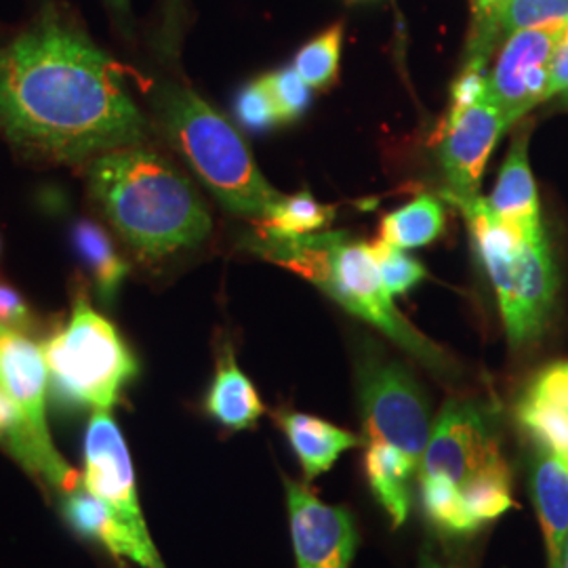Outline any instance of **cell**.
Returning a JSON list of instances; mask_svg holds the SVG:
<instances>
[{
  "instance_id": "20",
  "label": "cell",
  "mask_w": 568,
  "mask_h": 568,
  "mask_svg": "<svg viewBox=\"0 0 568 568\" xmlns=\"http://www.w3.org/2000/svg\"><path fill=\"white\" fill-rule=\"evenodd\" d=\"M518 419L535 445L548 448L568 466V408L539 377L525 392Z\"/></svg>"
},
{
  "instance_id": "37",
  "label": "cell",
  "mask_w": 568,
  "mask_h": 568,
  "mask_svg": "<svg viewBox=\"0 0 568 568\" xmlns=\"http://www.w3.org/2000/svg\"><path fill=\"white\" fill-rule=\"evenodd\" d=\"M2 58H4V49H0V63H2Z\"/></svg>"
},
{
  "instance_id": "21",
  "label": "cell",
  "mask_w": 568,
  "mask_h": 568,
  "mask_svg": "<svg viewBox=\"0 0 568 568\" xmlns=\"http://www.w3.org/2000/svg\"><path fill=\"white\" fill-rule=\"evenodd\" d=\"M72 243L81 257L82 264L89 270L98 295L105 304H112L121 291L122 283L131 270L114 248L110 236L93 222L82 220L72 230Z\"/></svg>"
},
{
  "instance_id": "24",
  "label": "cell",
  "mask_w": 568,
  "mask_h": 568,
  "mask_svg": "<svg viewBox=\"0 0 568 568\" xmlns=\"http://www.w3.org/2000/svg\"><path fill=\"white\" fill-rule=\"evenodd\" d=\"M483 20L476 37L493 44L497 34L567 21L568 0H504Z\"/></svg>"
},
{
  "instance_id": "11",
  "label": "cell",
  "mask_w": 568,
  "mask_h": 568,
  "mask_svg": "<svg viewBox=\"0 0 568 568\" xmlns=\"http://www.w3.org/2000/svg\"><path fill=\"white\" fill-rule=\"evenodd\" d=\"M82 483L143 541H152L143 518L131 453L110 410H93L84 434Z\"/></svg>"
},
{
  "instance_id": "3",
  "label": "cell",
  "mask_w": 568,
  "mask_h": 568,
  "mask_svg": "<svg viewBox=\"0 0 568 568\" xmlns=\"http://www.w3.org/2000/svg\"><path fill=\"white\" fill-rule=\"evenodd\" d=\"M251 248L267 262L304 276L345 312L379 328L436 375L455 373L447 352L429 342L396 310L371 244L354 241L344 232H316L297 239L260 234Z\"/></svg>"
},
{
  "instance_id": "9",
  "label": "cell",
  "mask_w": 568,
  "mask_h": 568,
  "mask_svg": "<svg viewBox=\"0 0 568 568\" xmlns=\"http://www.w3.org/2000/svg\"><path fill=\"white\" fill-rule=\"evenodd\" d=\"M0 387L20 406L28 427L30 462L26 469L58 495L79 487L81 474L61 459L47 426L49 368L44 352L26 333L4 326H0Z\"/></svg>"
},
{
  "instance_id": "23",
  "label": "cell",
  "mask_w": 568,
  "mask_h": 568,
  "mask_svg": "<svg viewBox=\"0 0 568 568\" xmlns=\"http://www.w3.org/2000/svg\"><path fill=\"white\" fill-rule=\"evenodd\" d=\"M335 217V206L321 204L310 192L283 196L264 222H257L260 234L274 239H297L325 232Z\"/></svg>"
},
{
  "instance_id": "36",
  "label": "cell",
  "mask_w": 568,
  "mask_h": 568,
  "mask_svg": "<svg viewBox=\"0 0 568 568\" xmlns=\"http://www.w3.org/2000/svg\"><path fill=\"white\" fill-rule=\"evenodd\" d=\"M562 41L568 42V20L567 26H565V34H562Z\"/></svg>"
},
{
  "instance_id": "19",
  "label": "cell",
  "mask_w": 568,
  "mask_h": 568,
  "mask_svg": "<svg viewBox=\"0 0 568 568\" xmlns=\"http://www.w3.org/2000/svg\"><path fill=\"white\" fill-rule=\"evenodd\" d=\"M417 467L405 453L386 443L375 440L365 445L366 485L375 495L377 504L386 509L394 528L403 527L408 518L410 480Z\"/></svg>"
},
{
  "instance_id": "38",
  "label": "cell",
  "mask_w": 568,
  "mask_h": 568,
  "mask_svg": "<svg viewBox=\"0 0 568 568\" xmlns=\"http://www.w3.org/2000/svg\"><path fill=\"white\" fill-rule=\"evenodd\" d=\"M565 568H568V549H567V562H565Z\"/></svg>"
},
{
  "instance_id": "22",
  "label": "cell",
  "mask_w": 568,
  "mask_h": 568,
  "mask_svg": "<svg viewBox=\"0 0 568 568\" xmlns=\"http://www.w3.org/2000/svg\"><path fill=\"white\" fill-rule=\"evenodd\" d=\"M447 224V211L436 196H417L382 220V241L398 248H419L434 243Z\"/></svg>"
},
{
  "instance_id": "30",
  "label": "cell",
  "mask_w": 568,
  "mask_h": 568,
  "mask_svg": "<svg viewBox=\"0 0 568 568\" xmlns=\"http://www.w3.org/2000/svg\"><path fill=\"white\" fill-rule=\"evenodd\" d=\"M32 325V312L20 293L7 284H0V326L26 333Z\"/></svg>"
},
{
  "instance_id": "10",
  "label": "cell",
  "mask_w": 568,
  "mask_h": 568,
  "mask_svg": "<svg viewBox=\"0 0 568 568\" xmlns=\"http://www.w3.org/2000/svg\"><path fill=\"white\" fill-rule=\"evenodd\" d=\"M567 21L525 28L508 34L488 74L487 100L499 108L511 126L528 110L548 100L551 61L562 41Z\"/></svg>"
},
{
  "instance_id": "28",
  "label": "cell",
  "mask_w": 568,
  "mask_h": 568,
  "mask_svg": "<svg viewBox=\"0 0 568 568\" xmlns=\"http://www.w3.org/2000/svg\"><path fill=\"white\" fill-rule=\"evenodd\" d=\"M487 58L488 53L485 51H478V49L469 51V58L462 74L457 77V81L453 82V89H450L447 121L485 100L488 89Z\"/></svg>"
},
{
  "instance_id": "2",
  "label": "cell",
  "mask_w": 568,
  "mask_h": 568,
  "mask_svg": "<svg viewBox=\"0 0 568 568\" xmlns=\"http://www.w3.org/2000/svg\"><path fill=\"white\" fill-rule=\"evenodd\" d=\"M89 187L122 241L145 260L196 246L211 234L213 222L194 183L142 145L95 156Z\"/></svg>"
},
{
  "instance_id": "34",
  "label": "cell",
  "mask_w": 568,
  "mask_h": 568,
  "mask_svg": "<svg viewBox=\"0 0 568 568\" xmlns=\"http://www.w3.org/2000/svg\"><path fill=\"white\" fill-rule=\"evenodd\" d=\"M504 0H474V7H476V13H478V18H487L488 13L497 7V4H501Z\"/></svg>"
},
{
  "instance_id": "16",
  "label": "cell",
  "mask_w": 568,
  "mask_h": 568,
  "mask_svg": "<svg viewBox=\"0 0 568 568\" xmlns=\"http://www.w3.org/2000/svg\"><path fill=\"white\" fill-rule=\"evenodd\" d=\"M276 424L293 448L307 483L326 474L347 450L365 447V438L352 434L349 429L333 426L321 417L300 410H278Z\"/></svg>"
},
{
  "instance_id": "7",
  "label": "cell",
  "mask_w": 568,
  "mask_h": 568,
  "mask_svg": "<svg viewBox=\"0 0 568 568\" xmlns=\"http://www.w3.org/2000/svg\"><path fill=\"white\" fill-rule=\"evenodd\" d=\"M49 379L61 400L110 410L138 377V358L119 328L79 295L68 323L42 345Z\"/></svg>"
},
{
  "instance_id": "4",
  "label": "cell",
  "mask_w": 568,
  "mask_h": 568,
  "mask_svg": "<svg viewBox=\"0 0 568 568\" xmlns=\"http://www.w3.org/2000/svg\"><path fill=\"white\" fill-rule=\"evenodd\" d=\"M156 114L166 140L225 211L264 222L283 194L267 183L239 129L182 87H166L159 93Z\"/></svg>"
},
{
  "instance_id": "27",
  "label": "cell",
  "mask_w": 568,
  "mask_h": 568,
  "mask_svg": "<svg viewBox=\"0 0 568 568\" xmlns=\"http://www.w3.org/2000/svg\"><path fill=\"white\" fill-rule=\"evenodd\" d=\"M371 253L379 265L382 278H384L392 297L405 295L415 284H419L426 278V267L417 260H413L410 255H406L405 251L398 246L379 241V243L371 244Z\"/></svg>"
},
{
  "instance_id": "12",
  "label": "cell",
  "mask_w": 568,
  "mask_h": 568,
  "mask_svg": "<svg viewBox=\"0 0 568 568\" xmlns=\"http://www.w3.org/2000/svg\"><path fill=\"white\" fill-rule=\"evenodd\" d=\"M297 568H349L358 549L354 514L325 504L312 488L284 476Z\"/></svg>"
},
{
  "instance_id": "26",
  "label": "cell",
  "mask_w": 568,
  "mask_h": 568,
  "mask_svg": "<svg viewBox=\"0 0 568 568\" xmlns=\"http://www.w3.org/2000/svg\"><path fill=\"white\" fill-rule=\"evenodd\" d=\"M262 81L274 102L281 124L295 122L300 116H304L305 110L312 102V89L295 72L293 65L274 70V72L262 77Z\"/></svg>"
},
{
  "instance_id": "8",
  "label": "cell",
  "mask_w": 568,
  "mask_h": 568,
  "mask_svg": "<svg viewBox=\"0 0 568 568\" xmlns=\"http://www.w3.org/2000/svg\"><path fill=\"white\" fill-rule=\"evenodd\" d=\"M358 403L366 443H386L422 466L432 422L426 394L396 361L368 354L358 365Z\"/></svg>"
},
{
  "instance_id": "13",
  "label": "cell",
  "mask_w": 568,
  "mask_h": 568,
  "mask_svg": "<svg viewBox=\"0 0 568 568\" xmlns=\"http://www.w3.org/2000/svg\"><path fill=\"white\" fill-rule=\"evenodd\" d=\"M506 129L508 122L487 95L483 102L445 122L440 164L450 185V196H478L488 156Z\"/></svg>"
},
{
  "instance_id": "29",
  "label": "cell",
  "mask_w": 568,
  "mask_h": 568,
  "mask_svg": "<svg viewBox=\"0 0 568 568\" xmlns=\"http://www.w3.org/2000/svg\"><path fill=\"white\" fill-rule=\"evenodd\" d=\"M236 119L248 131H267L281 124L274 102L265 89L264 81L248 82L236 98Z\"/></svg>"
},
{
  "instance_id": "32",
  "label": "cell",
  "mask_w": 568,
  "mask_h": 568,
  "mask_svg": "<svg viewBox=\"0 0 568 568\" xmlns=\"http://www.w3.org/2000/svg\"><path fill=\"white\" fill-rule=\"evenodd\" d=\"M539 379L565 403L568 408V363L567 365H554L546 368Z\"/></svg>"
},
{
  "instance_id": "5",
  "label": "cell",
  "mask_w": 568,
  "mask_h": 568,
  "mask_svg": "<svg viewBox=\"0 0 568 568\" xmlns=\"http://www.w3.org/2000/svg\"><path fill=\"white\" fill-rule=\"evenodd\" d=\"M447 199L466 215L476 253L495 286L509 344H532L546 331L558 288L546 232L530 234L499 220L487 199Z\"/></svg>"
},
{
  "instance_id": "1",
  "label": "cell",
  "mask_w": 568,
  "mask_h": 568,
  "mask_svg": "<svg viewBox=\"0 0 568 568\" xmlns=\"http://www.w3.org/2000/svg\"><path fill=\"white\" fill-rule=\"evenodd\" d=\"M0 126L30 152L77 163L140 145L148 122L119 63L79 28L47 13L4 49Z\"/></svg>"
},
{
  "instance_id": "14",
  "label": "cell",
  "mask_w": 568,
  "mask_h": 568,
  "mask_svg": "<svg viewBox=\"0 0 568 568\" xmlns=\"http://www.w3.org/2000/svg\"><path fill=\"white\" fill-rule=\"evenodd\" d=\"M60 504L65 523L114 558H126L142 568H166L154 541L138 537L84 483L61 493Z\"/></svg>"
},
{
  "instance_id": "35",
  "label": "cell",
  "mask_w": 568,
  "mask_h": 568,
  "mask_svg": "<svg viewBox=\"0 0 568 568\" xmlns=\"http://www.w3.org/2000/svg\"><path fill=\"white\" fill-rule=\"evenodd\" d=\"M110 7L116 11V16H129V0H108Z\"/></svg>"
},
{
  "instance_id": "6",
  "label": "cell",
  "mask_w": 568,
  "mask_h": 568,
  "mask_svg": "<svg viewBox=\"0 0 568 568\" xmlns=\"http://www.w3.org/2000/svg\"><path fill=\"white\" fill-rule=\"evenodd\" d=\"M419 478L455 488L474 530L514 506L508 462L487 406L474 398L448 400L432 426Z\"/></svg>"
},
{
  "instance_id": "18",
  "label": "cell",
  "mask_w": 568,
  "mask_h": 568,
  "mask_svg": "<svg viewBox=\"0 0 568 568\" xmlns=\"http://www.w3.org/2000/svg\"><path fill=\"white\" fill-rule=\"evenodd\" d=\"M206 415L230 432H243L257 426L265 406L253 382L236 363L232 349L220 358L211 387L204 396Z\"/></svg>"
},
{
  "instance_id": "25",
  "label": "cell",
  "mask_w": 568,
  "mask_h": 568,
  "mask_svg": "<svg viewBox=\"0 0 568 568\" xmlns=\"http://www.w3.org/2000/svg\"><path fill=\"white\" fill-rule=\"evenodd\" d=\"M342 39H344V28L342 23H335L323 34L304 44L295 55L293 68L310 89H326L337 79L339 58H342Z\"/></svg>"
},
{
  "instance_id": "31",
  "label": "cell",
  "mask_w": 568,
  "mask_h": 568,
  "mask_svg": "<svg viewBox=\"0 0 568 568\" xmlns=\"http://www.w3.org/2000/svg\"><path fill=\"white\" fill-rule=\"evenodd\" d=\"M565 95L568 102V42L560 41L554 61H551V74H549L548 95Z\"/></svg>"
},
{
  "instance_id": "15",
  "label": "cell",
  "mask_w": 568,
  "mask_h": 568,
  "mask_svg": "<svg viewBox=\"0 0 568 568\" xmlns=\"http://www.w3.org/2000/svg\"><path fill=\"white\" fill-rule=\"evenodd\" d=\"M530 495L546 537L548 568H565L568 549V466L541 445H537L530 471Z\"/></svg>"
},
{
  "instance_id": "17",
  "label": "cell",
  "mask_w": 568,
  "mask_h": 568,
  "mask_svg": "<svg viewBox=\"0 0 568 568\" xmlns=\"http://www.w3.org/2000/svg\"><path fill=\"white\" fill-rule=\"evenodd\" d=\"M487 204L499 220L508 224L518 225L530 234L544 232L537 187L528 164V135L525 131L511 143L508 159L499 171L497 185Z\"/></svg>"
},
{
  "instance_id": "33",
  "label": "cell",
  "mask_w": 568,
  "mask_h": 568,
  "mask_svg": "<svg viewBox=\"0 0 568 568\" xmlns=\"http://www.w3.org/2000/svg\"><path fill=\"white\" fill-rule=\"evenodd\" d=\"M419 568H457L453 562H448L445 556H440L436 549L427 544L426 548L419 554Z\"/></svg>"
}]
</instances>
